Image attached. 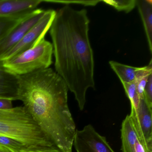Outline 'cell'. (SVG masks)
I'll return each mask as SVG.
<instances>
[{
	"instance_id": "obj_19",
	"label": "cell",
	"mask_w": 152,
	"mask_h": 152,
	"mask_svg": "<svg viewBox=\"0 0 152 152\" xmlns=\"http://www.w3.org/2000/svg\"><path fill=\"white\" fill-rule=\"evenodd\" d=\"M24 152H62L54 145L49 146H34L22 149Z\"/></svg>"
},
{
	"instance_id": "obj_6",
	"label": "cell",
	"mask_w": 152,
	"mask_h": 152,
	"mask_svg": "<svg viewBox=\"0 0 152 152\" xmlns=\"http://www.w3.org/2000/svg\"><path fill=\"white\" fill-rule=\"evenodd\" d=\"M132 124L146 152H152V109L148 107L144 99H140L138 106H131L129 115Z\"/></svg>"
},
{
	"instance_id": "obj_13",
	"label": "cell",
	"mask_w": 152,
	"mask_h": 152,
	"mask_svg": "<svg viewBox=\"0 0 152 152\" xmlns=\"http://www.w3.org/2000/svg\"><path fill=\"white\" fill-rule=\"evenodd\" d=\"M113 71L117 75L121 82L131 83L134 82L141 67H133L123 64L114 61L109 62Z\"/></svg>"
},
{
	"instance_id": "obj_20",
	"label": "cell",
	"mask_w": 152,
	"mask_h": 152,
	"mask_svg": "<svg viewBox=\"0 0 152 152\" xmlns=\"http://www.w3.org/2000/svg\"><path fill=\"white\" fill-rule=\"evenodd\" d=\"M42 2H55L65 4H77L85 6H95L102 1H43Z\"/></svg>"
},
{
	"instance_id": "obj_4",
	"label": "cell",
	"mask_w": 152,
	"mask_h": 152,
	"mask_svg": "<svg viewBox=\"0 0 152 152\" xmlns=\"http://www.w3.org/2000/svg\"><path fill=\"white\" fill-rule=\"evenodd\" d=\"M53 54L52 44L44 38L34 48L2 61V67L17 76L28 74L49 68Z\"/></svg>"
},
{
	"instance_id": "obj_2",
	"label": "cell",
	"mask_w": 152,
	"mask_h": 152,
	"mask_svg": "<svg viewBox=\"0 0 152 152\" xmlns=\"http://www.w3.org/2000/svg\"><path fill=\"white\" fill-rule=\"evenodd\" d=\"M18 77V100L23 102L53 145L62 152H72L76 125L64 81L50 68Z\"/></svg>"
},
{
	"instance_id": "obj_18",
	"label": "cell",
	"mask_w": 152,
	"mask_h": 152,
	"mask_svg": "<svg viewBox=\"0 0 152 152\" xmlns=\"http://www.w3.org/2000/svg\"><path fill=\"white\" fill-rule=\"evenodd\" d=\"M143 96L147 105L150 109H152V74L148 76L144 89Z\"/></svg>"
},
{
	"instance_id": "obj_5",
	"label": "cell",
	"mask_w": 152,
	"mask_h": 152,
	"mask_svg": "<svg viewBox=\"0 0 152 152\" xmlns=\"http://www.w3.org/2000/svg\"><path fill=\"white\" fill-rule=\"evenodd\" d=\"M56 15V11L54 10H45L44 15L38 23L15 46L0 58V62L20 55L36 46L44 39L50 29Z\"/></svg>"
},
{
	"instance_id": "obj_16",
	"label": "cell",
	"mask_w": 152,
	"mask_h": 152,
	"mask_svg": "<svg viewBox=\"0 0 152 152\" xmlns=\"http://www.w3.org/2000/svg\"><path fill=\"white\" fill-rule=\"evenodd\" d=\"M128 98L130 101L131 106L137 108L139 104V96L137 92L135 81L131 83L121 82Z\"/></svg>"
},
{
	"instance_id": "obj_11",
	"label": "cell",
	"mask_w": 152,
	"mask_h": 152,
	"mask_svg": "<svg viewBox=\"0 0 152 152\" xmlns=\"http://www.w3.org/2000/svg\"><path fill=\"white\" fill-rule=\"evenodd\" d=\"M136 6L143 22L149 50L152 54V1L136 0Z\"/></svg>"
},
{
	"instance_id": "obj_26",
	"label": "cell",
	"mask_w": 152,
	"mask_h": 152,
	"mask_svg": "<svg viewBox=\"0 0 152 152\" xmlns=\"http://www.w3.org/2000/svg\"><path fill=\"white\" fill-rule=\"evenodd\" d=\"M1 66V67H2V66Z\"/></svg>"
},
{
	"instance_id": "obj_3",
	"label": "cell",
	"mask_w": 152,
	"mask_h": 152,
	"mask_svg": "<svg viewBox=\"0 0 152 152\" xmlns=\"http://www.w3.org/2000/svg\"><path fill=\"white\" fill-rule=\"evenodd\" d=\"M0 135L15 140L27 148L53 145L23 106L0 110Z\"/></svg>"
},
{
	"instance_id": "obj_21",
	"label": "cell",
	"mask_w": 152,
	"mask_h": 152,
	"mask_svg": "<svg viewBox=\"0 0 152 152\" xmlns=\"http://www.w3.org/2000/svg\"><path fill=\"white\" fill-rule=\"evenodd\" d=\"M149 76H145L144 77H140V78L137 79L135 81L137 93L140 99H144L143 93H144V89L145 87L146 84Z\"/></svg>"
},
{
	"instance_id": "obj_10",
	"label": "cell",
	"mask_w": 152,
	"mask_h": 152,
	"mask_svg": "<svg viewBox=\"0 0 152 152\" xmlns=\"http://www.w3.org/2000/svg\"><path fill=\"white\" fill-rule=\"evenodd\" d=\"M18 77L0 66V97L18 100Z\"/></svg>"
},
{
	"instance_id": "obj_9",
	"label": "cell",
	"mask_w": 152,
	"mask_h": 152,
	"mask_svg": "<svg viewBox=\"0 0 152 152\" xmlns=\"http://www.w3.org/2000/svg\"><path fill=\"white\" fill-rule=\"evenodd\" d=\"M42 0H0V18L23 16L37 9Z\"/></svg>"
},
{
	"instance_id": "obj_23",
	"label": "cell",
	"mask_w": 152,
	"mask_h": 152,
	"mask_svg": "<svg viewBox=\"0 0 152 152\" xmlns=\"http://www.w3.org/2000/svg\"><path fill=\"white\" fill-rule=\"evenodd\" d=\"M135 152H146L139 140L137 141L135 145Z\"/></svg>"
},
{
	"instance_id": "obj_8",
	"label": "cell",
	"mask_w": 152,
	"mask_h": 152,
	"mask_svg": "<svg viewBox=\"0 0 152 152\" xmlns=\"http://www.w3.org/2000/svg\"><path fill=\"white\" fill-rule=\"evenodd\" d=\"M45 12V10L41 9L35 10L10 32L0 42V58L11 49L24 37L40 20Z\"/></svg>"
},
{
	"instance_id": "obj_7",
	"label": "cell",
	"mask_w": 152,
	"mask_h": 152,
	"mask_svg": "<svg viewBox=\"0 0 152 152\" xmlns=\"http://www.w3.org/2000/svg\"><path fill=\"white\" fill-rule=\"evenodd\" d=\"M73 146L76 152H115L105 137L100 135L91 124L76 129Z\"/></svg>"
},
{
	"instance_id": "obj_15",
	"label": "cell",
	"mask_w": 152,
	"mask_h": 152,
	"mask_svg": "<svg viewBox=\"0 0 152 152\" xmlns=\"http://www.w3.org/2000/svg\"><path fill=\"white\" fill-rule=\"evenodd\" d=\"M102 2L113 7L118 11L128 13L133 10L136 6V0H104Z\"/></svg>"
},
{
	"instance_id": "obj_22",
	"label": "cell",
	"mask_w": 152,
	"mask_h": 152,
	"mask_svg": "<svg viewBox=\"0 0 152 152\" xmlns=\"http://www.w3.org/2000/svg\"><path fill=\"white\" fill-rule=\"evenodd\" d=\"M12 99L0 97V110H8L13 108Z\"/></svg>"
},
{
	"instance_id": "obj_14",
	"label": "cell",
	"mask_w": 152,
	"mask_h": 152,
	"mask_svg": "<svg viewBox=\"0 0 152 152\" xmlns=\"http://www.w3.org/2000/svg\"><path fill=\"white\" fill-rule=\"evenodd\" d=\"M29 15L17 17L0 18V42ZM0 66H2V62H0Z\"/></svg>"
},
{
	"instance_id": "obj_1",
	"label": "cell",
	"mask_w": 152,
	"mask_h": 152,
	"mask_svg": "<svg viewBox=\"0 0 152 152\" xmlns=\"http://www.w3.org/2000/svg\"><path fill=\"white\" fill-rule=\"evenodd\" d=\"M89 24L86 9L76 10L66 6L56 11L49 30L56 72L73 93L81 111L85 106L87 91L95 88Z\"/></svg>"
},
{
	"instance_id": "obj_12",
	"label": "cell",
	"mask_w": 152,
	"mask_h": 152,
	"mask_svg": "<svg viewBox=\"0 0 152 152\" xmlns=\"http://www.w3.org/2000/svg\"><path fill=\"white\" fill-rule=\"evenodd\" d=\"M121 132L122 152H135V145L138 139L129 115L122 123Z\"/></svg>"
},
{
	"instance_id": "obj_17",
	"label": "cell",
	"mask_w": 152,
	"mask_h": 152,
	"mask_svg": "<svg viewBox=\"0 0 152 152\" xmlns=\"http://www.w3.org/2000/svg\"><path fill=\"white\" fill-rule=\"evenodd\" d=\"M0 145L16 149H23L27 147L21 142L9 137L0 135Z\"/></svg>"
},
{
	"instance_id": "obj_25",
	"label": "cell",
	"mask_w": 152,
	"mask_h": 152,
	"mask_svg": "<svg viewBox=\"0 0 152 152\" xmlns=\"http://www.w3.org/2000/svg\"><path fill=\"white\" fill-rule=\"evenodd\" d=\"M10 151L12 152H24L22 149H16L14 148H10L7 147Z\"/></svg>"
},
{
	"instance_id": "obj_24",
	"label": "cell",
	"mask_w": 152,
	"mask_h": 152,
	"mask_svg": "<svg viewBox=\"0 0 152 152\" xmlns=\"http://www.w3.org/2000/svg\"><path fill=\"white\" fill-rule=\"evenodd\" d=\"M0 152H12L7 147L0 145Z\"/></svg>"
}]
</instances>
